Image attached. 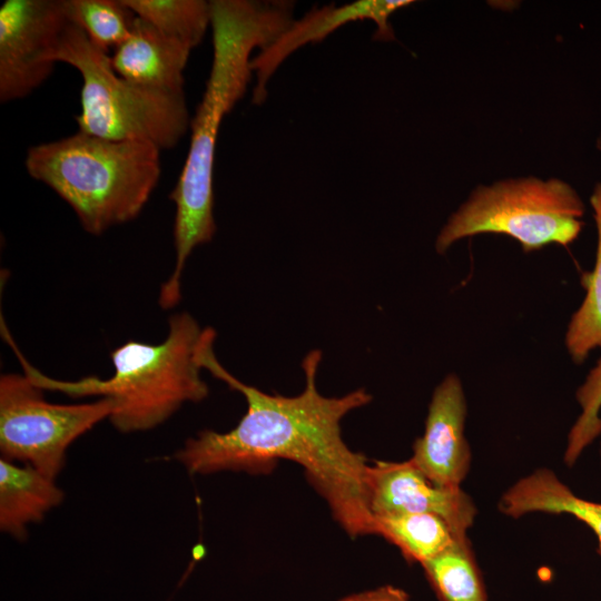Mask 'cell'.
Wrapping results in <instances>:
<instances>
[{
	"label": "cell",
	"instance_id": "cell-1",
	"mask_svg": "<svg viewBox=\"0 0 601 601\" xmlns=\"http://www.w3.org/2000/svg\"><path fill=\"white\" fill-rule=\"evenodd\" d=\"M216 333L206 327L197 351L201 366L246 400L247 410L228 432L205 430L189 439L176 454L191 474L220 471L265 472L277 460L299 464L308 482L327 502L345 532L356 538L376 534L368 505L366 457L352 451L341 433V421L363 407L372 395L358 388L339 397H326L316 387L322 359L318 349L302 361L305 388L296 396L267 394L240 382L214 353Z\"/></svg>",
	"mask_w": 601,
	"mask_h": 601
},
{
	"label": "cell",
	"instance_id": "cell-2",
	"mask_svg": "<svg viewBox=\"0 0 601 601\" xmlns=\"http://www.w3.org/2000/svg\"><path fill=\"white\" fill-rule=\"evenodd\" d=\"M293 8L289 1H210L213 63L201 101L190 119L187 157L169 196L176 208V258L171 275L160 287L158 303L162 309L180 302L186 260L216 231L213 183L220 124L247 90L254 73L253 51L266 48L290 26Z\"/></svg>",
	"mask_w": 601,
	"mask_h": 601
},
{
	"label": "cell",
	"instance_id": "cell-3",
	"mask_svg": "<svg viewBox=\"0 0 601 601\" xmlns=\"http://www.w3.org/2000/svg\"><path fill=\"white\" fill-rule=\"evenodd\" d=\"M168 325V335L159 344L129 341L115 348L110 353L114 374L106 380L96 376L78 381L51 378L27 361L4 323L1 334L19 359L23 374L37 386L72 397H107L112 402L110 422L118 431L130 433L156 427L183 404L200 402L208 395L197 359L204 328L186 312L171 315Z\"/></svg>",
	"mask_w": 601,
	"mask_h": 601
},
{
	"label": "cell",
	"instance_id": "cell-4",
	"mask_svg": "<svg viewBox=\"0 0 601 601\" xmlns=\"http://www.w3.org/2000/svg\"><path fill=\"white\" fill-rule=\"evenodd\" d=\"M28 174L63 199L95 236L136 218L160 177V149L135 140H110L78 131L32 146Z\"/></svg>",
	"mask_w": 601,
	"mask_h": 601
},
{
	"label": "cell",
	"instance_id": "cell-5",
	"mask_svg": "<svg viewBox=\"0 0 601 601\" xmlns=\"http://www.w3.org/2000/svg\"><path fill=\"white\" fill-rule=\"evenodd\" d=\"M53 60L72 66L81 76L78 131L110 140L145 141L160 150L174 148L187 132L190 117L184 92L140 86L119 76L110 55L70 21Z\"/></svg>",
	"mask_w": 601,
	"mask_h": 601
},
{
	"label": "cell",
	"instance_id": "cell-6",
	"mask_svg": "<svg viewBox=\"0 0 601 601\" xmlns=\"http://www.w3.org/2000/svg\"><path fill=\"white\" fill-rule=\"evenodd\" d=\"M584 204L577 190L560 179L535 177L479 186L452 214L435 242L444 254L455 242L479 234H503L524 253L550 244L568 246L580 235Z\"/></svg>",
	"mask_w": 601,
	"mask_h": 601
},
{
	"label": "cell",
	"instance_id": "cell-7",
	"mask_svg": "<svg viewBox=\"0 0 601 601\" xmlns=\"http://www.w3.org/2000/svg\"><path fill=\"white\" fill-rule=\"evenodd\" d=\"M112 402L53 404L26 374L0 377L1 459L31 465L51 479L60 473L70 444L104 418Z\"/></svg>",
	"mask_w": 601,
	"mask_h": 601
},
{
	"label": "cell",
	"instance_id": "cell-8",
	"mask_svg": "<svg viewBox=\"0 0 601 601\" xmlns=\"http://www.w3.org/2000/svg\"><path fill=\"white\" fill-rule=\"evenodd\" d=\"M69 20L63 0H6L0 7V101L22 99L52 73Z\"/></svg>",
	"mask_w": 601,
	"mask_h": 601
},
{
	"label": "cell",
	"instance_id": "cell-9",
	"mask_svg": "<svg viewBox=\"0 0 601 601\" xmlns=\"http://www.w3.org/2000/svg\"><path fill=\"white\" fill-rule=\"evenodd\" d=\"M367 491L374 518L392 513H431L442 518L461 539L467 538L477 513L473 500L461 487L434 484L410 459L370 464Z\"/></svg>",
	"mask_w": 601,
	"mask_h": 601
},
{
	"label": "cell",
	"instance_id": "cell-10",
	"mask_svg": "<svg viewBox=\"0 0 601 601\" xmlns=\"http://www.w3.org/2000/svg\"><path fill=\"white\" fill-rule=\"evenodd\" d=\"M466 398L460 377L449 373L435 387L424 433L413 444L410 460L434 484L459 489L471 466L464 434Z\"/></svg>",
	"mask_w": 601,
	"mask_h": 601
},
{
	"label": "cell",
	"instance_id": "cell-11",
	"mask_svg": "<svg viewBox=\"0 0 601 601\" xmlns=\"http://www.w3.org/2000/svg\"><path fill=\"white\" fill-rule=\"evenodd\" d=\"M413 3L411 0H359L348 4H329L314 8L279 35L252 59L256 83L253 102L262 104L267 95V82L284 60L300 47L317 42L342 26L358 20H372L376 24L374 38L388 41L394 39L390 17L401 8Z\"/></svg>",
	"mask_w": 601,
	"mask_h": 601
},
{
	"label": "cell",
	"instance_id": "cell-12",
	"mask_svg": "<svg viewBox=\"0 0 601 601\" xmlns=\"http://www.w3.org/2000/svg\"><path fill=\"white\" fill-rule=\"evenodd\" d=\"M191 49L136 17L130 36L110 55L114 70L140 86L184 92Z\"/></svg>",
	"mask_w": 601,
	"mask_h": 601
},
{
	"label": "cell",
	"instance_id": "cell-13",
	"mask_svg": "<svg viewBox=\"0 0 601 601\" xmlns=\"http://www.w3.org/2000/svg\"><path fill=\"white\" fill-rule=\"evenodd\" d=\"M497 509L514 519L530 513L571 515L594 533L601 556V503L575 495L552 470L538 469L516 481L502 494Z\"/></svg>",
	"mask_w": 601,
	"mask_h": 601
},
{
	"label": "cell",
	"instance_id": "cell-14",
	"mask_svg": "<svg viewBox=\"0 0 601 601\" xmlns=\"http://www.w3.org/2000/svg\"><path fill=\"white\" fill-rule=\"evenodd\" d=\"M62 500L63 492L53 479L31 465L19 466L0 460V528L3 532L24 538L27 525L41 521Z\"/></svg>",
	"mask_w": 601,
	"mask_h": 601
},
{
	"label": "cell",
	"instance_id": "cell-15",
	"mask_svg": "<svg viewBox=\"0 0 601 601\" xmlns=\"http://www.w3.org/2000/svg\"><path fill=\"white\" fill-rule=\"evenodd\" d=\"M374 519L377 535L396 545L408 562L423 564L466 539L431 513H392Z\"/></svg>",
	"mask_w": 601,
	"mask_h": 601
},
{
	"label": "cell",
	"instance_id": "cell-16",
	"mask_svg": "<svg viewBox=\"0 0 601 601\" xmlns=\"http://www.w3.org/2000/svg\"><path fill=\"white\" fill-rule=\"evenodd\" d=\"M590 205L598 235L595 262L593 269L581 276L585 295L570 318L564 338L568 354L579 365L592 351L601 349V183L595 184Z\"/></svg>",
	"mask_w": 601,
	"mask_h": 601
},
{
	"label": "cell",
	"instance_id": "cell-17",
	"mask_svg": "<svg viewBox=\"0 0 601 601\" xmlns=\"http://www.w3.org/2000/svg\"><path fill=\"white\" fill-rule=\"evenodd\" d=\"M421 566L440 601H489L469 538Z\"/></svg>",
	"mask_w": 601,
	"mask_h": 601
},
{
	"label": "cell",
	"instance_id": "cell-18",
	"mask_svg": "<svg viewBox=\"0 0 601 601\" xmlns=\"http://www.w3.org/2000/svg\"><path fill=\"white\" fill-rule=\"evenodd\" d=\"M135 13L165 36L191 50L210 26V1L204 0H122Z\"/></svg>",
	"mask_w": 601,
	"mask_h": 601
},
{
	"label": "cell",
	"instance_id": "cell-19",
	"mask_svg": "<svg viewBox=\"0 0 601 601\" xmlns=\"http://www.w3.org/2000/svg\"><path fill=\"white\" fill-rule=\"evenodd\" d=\"M63 7L68 20L108 55L130 36L136 19L122 0H63Z\"/></svg>",
	"mask_w": 601,
	"mask_h": 601
},
{
	"label": "cell",
	"instance_id": "cell-20",
	"mask_svg": "<svg viewBox=\"0 0 601 601\" xmlns=\"http://www.w3.org/2000/svg\"><path fill=\"white\" fill-rule=\"evenodd\" d=\"M581 412L571 426L564 450V463L572 466L595 439L601 436V357L577 388Z\"/></svg>",
	"mask_w": 601,
	"mask_h": 601
},
{
	"label": "cell",
	"instance_id": "cell-21",
	"mask_svg": "<svg viewBox=\"0 0 601 601\" xmlns=\"http://www.w3.org/2000/svg\"><path fill=\"white\" fill-rule=\"evenodd\" d=\"M337 601H410V594L402 588L385 584L343 597Z\"/></svg>",
	"mask_w": 601,
	"mask_h": 601
},
{
	"label": "cell",
	"instance_id": "cell-22",
	"mask_svg": "<svg viewBox=\"0 0 601 601\" xmlns=\"http://www.w3.org/2000/svg\"><path fill=\"white\" fill-rule=\"evenodd\" d=\"M600 457H601V445H600Z\"/></svg>",
	"mask_w": 601,
	"mask_h": 601
},
{
	"label": "cell",
	"instance_id": "cell-23",
	"mask_svg": "<svg viewBox=\"0 0 601 601\" xmlns=\"http://www.w3.org/2000/svg\"><path fill=\"white\" fill-rule=\"evenodd\" d=\"M600 141H601V139H600ZM600 148H601V144H600Z\"/></svg>",
	"mask_w": 601,
	"mask_h": 601
}]
</instances>
